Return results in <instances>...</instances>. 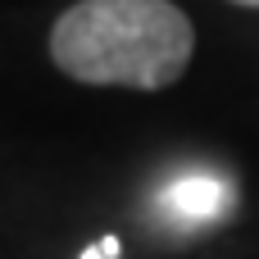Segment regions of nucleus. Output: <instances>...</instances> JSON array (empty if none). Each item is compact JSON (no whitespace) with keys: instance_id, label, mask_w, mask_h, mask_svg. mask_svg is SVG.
<instances>
[{"instance_id":"nucleus-1","label":"nucleus","mask_w":259,"mask_h":259,"mask_svg":"<svg viewBox=\"0 0 259 259\" xmlns=\"http://www.w3.org/2000/svg\"><path fill=\"white\" fill-rule=\"evenodd\" d=\"M191 18L168 0H82L50 32L55 64L91 87L159 91L191 64Z\"/></svg>"},{"instance_id":"nucleus-2","label":"nucleus","mask_w":259,"mask_h":259,"mask_svg":"<svg viewBox=\"0 0 259 259\" xmlns=\"http://www.w3.org/2000/svg\"><path fill=\"white\" fill-rule=\"evenodd\" d=\"M159 205L173 219H182V223H209L223 209H232V187L223 178H214V173H187V178L164 187Z\"/></svg>"},{"instance_id":"nucleus-3","label":"nucleus","mask_w":259,"mask_h":259,"mask_svg":"<svg viewBox=\"0 0 259 259\" xmlns=\"http://www.w3.org/2000/svg\"><path fill=\"white\" fill-rule=\"evenodd\" d=\"M118 255H123V241H118V237H105L100 246L82 250V259H118Z\"/></svg>"},{"instance_id":"nucleus-4","label":"nucleus","mask_w":259,"mask_h":259,"mask_svg":"<svg viewBox=\"0 0 259 259\" xmlns=\"http://www.w3.org/2000/svg\"><path fill=\"white\" fill-rule=\"evenodd\" d=\"M237 5H250V9H259V0H237Z\"/></svg>"}]
</instances>
